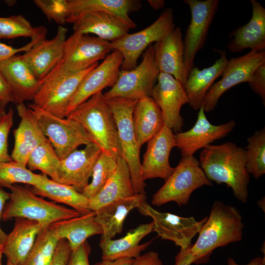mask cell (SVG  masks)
I'll list each match as a JSON object with an SVG mask.
<instances>
[{
  "label": "cell",
  "mask_w": 265,
  "mask_h": 265,
  "mask_svg": "<svg viewBox=\"0 0 265 265\" xmlns=\"http://www.w3.org/2000/svg\"><path fill=\"white\" fill-rule=\"evenodd\" d=\"M151 97L161 111L164 125L173 132H181L184 119L181 109L188 104L183 84L171 75L159 73Z\"/></svg>",
  "instance_id": "cell-15"
},
{
  "label": "cell",
  "mask_w": 265,
  "mask_h": 265,
  "mask_svg": "<svg viewBox=\"0 0 265 265\" xmlns=\"http://www.w3.org/2000/svg\"><path fill=\"white\" fill-rule=\"evenodd\" d=\"M66 117L78 122L102 152L116 159L122 157L116 121L102 92L79 105Z\"/></svg>",
  "instance_id": "cell-3"
},
{
  "label": "cell",
  "mask_w": 265,
  "mask_h": 265,
  "mask_svg": "<svg viewBox=\"0 0 265 265\" xmlns=\"http://www.w3.org/2000/svg\"><path fill=\"white\" fill-rule=\"evenodd\" d=\"M190 8L191 20L183 39L184 62L188 74L194 67L197 53L204 46L211 25L217 11L218 0H184Z\"/></svg>",
  "instance_id": "cell-12"
},
{
  "label": "cell",
  "mask_w": 265,
  "mask_h": 265,
  "mask_svg": "<svg viewBox=\"0 0 265 265\" xmlns=\"http://www.w3.org/2000/svg\"><path fill=\"white\" fill-rule=\"evenodd\" d=\"M248 82L253 91L259 95L265 106V63L259 66L254 70Z\"/></svg>",
  "instance_id": "cell-43"
},
{
  "label": "cell",
  "mask_w": 265,
  "mask_h": 265,
  "mask_svg": "<svg viewBox=\"0 0 265 265\" xmlns=\"http://www.w3.org/2000/svg\"><path fill=\"white\" fill-rule=\"evenodd\" d=\"M34 114L44 134L61 160L81 145L93 143L83 127L76 121L53 115L33 103L27 105Z\"/></svg>",
  "instance_id": "cell-8"
},
{
  "label": "cell",
  "mask_w": 265,
  "mask_h": 265,
  "mask_svg": "<svg viewBox=\"0 0 265 265\" xmlns=\"http://www.w3.org/2000/svg\"><path fill=\"white\" fill-rule=\"evenodd\" d=\"M72 250L68 241L59 239L50 265H68Z\"/></svg>",
  "instance_id": "cell-44"
},
{
  "label": "cell",
  "mask_w": 265,
  "mask_h": 265,
  "mask_svg": "<svg viewBox=\"0 0 265 265\" xmlns=\"http://www.w3.org/2000/svg\"><path fill=\"white\" fill-rule=\"evenodd\" d=\"M44 229L39 223L23 218H15L14 227L2 244L7 260L15 265H24L37 237Z\"/></svg>",
  "instance_id": "cell-24"
},
{
  "label": "cell",
  "mask_w": 265,
  "mask_h": 265,
  "mask_svg": "<svg viewBox=\"0 0 265 265\" xmlns=\"http://www.w3.org/2000/svg\"><path fill=\"white\" fill-rule=\"evenodd\" d=\"M199 161L211 182L226 184L238 201L246 203L250 175L245 167V149L231 142L211 144L203 149Z\"/></svg>",
  "instance_id": "cell-1"
},
{
  "label": "cell",
  "mask_w": 265,
  "mask_h": 265,
  "mask_svg": "<svg viewBox=\"0 0 265 265\" xmlns=\"http://www.w3.org/2000/svg\"><path fill=\"white\" fill-rule=\"evenodd\" d=\"M190 247L181 248L175 257L174 265H191L194 263V259L190 251Z\"/></svg>",
  "instance_id": "cell-50"
},
{
  "label": "cell",
  "mask_w": 265,
  "mask_h": 265,
  "mask_svg": "<svg viewBox=\"0 0 265 265\" xmlns=\"http://www.w3.org/2000/svg\"><path fill=\"white\" fill-rule=\"evenodd\" d=\"M243 228L239 211L235 207L216 200L190 248L194 263L204 262L218 247L240 241Z\"/></svg>",
  "instance_id": "cell-2"
},
{
  "label": "cell",
  "mask_w": 265,
  "mask_h": 265,
  "mask_svg": "<svg viewBox=\"0 0 265 265\" xmlns=\"http://www.w3.org/2000/svg\"><path fill=\"white\" fill-rule=\"evenodd\" d=\"M67 30L63 26H59L53 38L41 40L22 55L38 80L43 79L62 60Z\"/></svg>",
  "instance_id": "cell-20"
},
{
  "label": "cell",
  "mask_w": 265,
  "mask_h": 265,
  "mask_svg": "<svg viewBox=\"0 0 265 265\" xmlns=\"http://www.w3.org/2000/svg\"><path fill=\"white\" fill-rule=\"evenodd\" d=\"M132 265H163L158 252L149 251L134 259Z\"/></svg>",
  "instance_id": "cell-47"
},
{
  "label": "cell",
  "mask_w": 265,
  "mask_h": 265,
  "mask_svg": "<svg viewBox=\"0 0 265 265\" xmlns=\"http://www.w3.org/2000/svg\"><path fill=\"white\" fill-rule=\"evenodd\" d=\"M33 2L48 20L61 26L67 23L69 16L68 0H34Z\"/></svg>",
  "instance_id": "cell-41"
},
{
  "label": "cell",
  "mask_w": 265,
  "mask_h": 265,
  "mask_svg": "<svg viewBox=\"0 0 265 265\" xmlns=\"http://www.w3.org/2000/svg\"><path fill=\"white\" fill-rule=\"evenodd\" d=\"M59 240L50 226L43 229L24 265H50Z\"/></svg>",
  "instance_id": "cell-37"
},
{
  "label": "cell",
  "mask_w": 265,
  "mask_h": 265,
  "mask_svg": "<svg viewBox=\"0 0 265 265\" xmlns=\"http://www.w3.org/2000/svg\"><path fill=\"white\" fill-rule=\"evenodd\" d=\"M0 100L6 106L9 103H15V99L12 90L0 71Z\"/></svg>",
  "instance_id": "cell-48"
},
{
  "label": "cell",
  "mask_w": 265,
  "mask_h": 265,
  "mask_svg": "<svg viewBox=\"0 0 265 265\" xmlns=\"http://www.w3.org/2000/svg\"><path fill=\"white\" fill-rule=\"evenodd\" d=\"M159 73L152 44L142 53V59L139 65L129 70H120L115 83L104 95L106 98L134 100L151 96Z\"/></svg>",
  "instance_id": "cell-10"
},
{
  "label": "cell",
  "mask_w": 265,
  "mask_h": 265,
  "mask_svg": "<svg viewBox=\"0 0 265 265\" xmlns=\"http://www.w3.org/2000/svg\"><path fill=\"white\" fill-rule=\"evenodd\" d=\"M146 200L145 195L134 194L111 203L95 211V221L103 231L101 238L111 239L121 233L128 215Z\"/></svg>",
  "instance_id": "cell-30"
},
{
  "label": "cell",
  "mask_w": 265,
  "mask_h": 265,
  "mask_svg": "<svg viewBox=\"0 0 265 265\" xmlns=\"http://www.w3.org/2000/svg\"><path fill=\"white\" fill-rule=\"evenodd\" d=\"M175 147V133L164 125L147 142V149L141 164V174L144 181L155 178L167 180L174 169L170 165L169 157Z\"/></svg>",
  "instance_id": "cell-19"
},
{
  "label": "cell",
  "mask_w": 265,
  "mask_h": 265,
  "mask_svg": "<svg viewBox=\"0 0 265 265\" xmlns=\"http://www.w3.org/2000/svg\"><path fill=\"white\" fill-rule=\"evenodd\" d=\"M10 198V193L6 192L0 186V223L5 206ZM7 234L1 229L0 225V243L3 244L5 241Z\"/></svg>",
  "instance_id": "cell-49"
},
{
  "label": "cell",
  "mask_w": 265,
  "mask_h": 265,
  "mask_svg": "<svg viewBox=\"0 0 265 265\" xmlns=\"http://www.w3.org/2000/svg\"><path fill=\"white\" fill-rule=\"evenodd\" d=\"M8 188L10 198L2 216L4 220L23 218L36 221L45 228L56 222L80 215L73 209L44 199L31 188L17 184Z\"/></svg>",
  "instance_id": "cell-4"
},
{
  "label": "cell",
  "mask_w": 265,
  "mask_h": 265,
  "mask_svg": "<svg viewBox=\"0 0 265 265\" xmlns=\"http://www.w3.org/2000/svg\"><path fill=\"white\" fill-rule=\"evenodd\" d=\"M132 121L139 147L158 133L164 125L161 111L149 96L138 99L133 108Z\"/></svg>",
  "instance_id": "cell-32"
},
{
  "label": "cell",
  "mask_w": 265,
  "mask_h": 265,
  "mask_svg": "<svg viewBox=\"0 0 265 265\" xmlns=\"http://www.w3.org/2000/svg\"><path fill=\"white\" fill-rule=\"evenodd\" d=\"M95 212L92 211L79 216L53 223L50 227L59 239L66 240L73 251L93 236L102 234V229L95 221Z\"/></svg>",
  "instance_id": "cell-33"
},
{
  "label": "cell",
  "mask_w": 265,
  "mask_h": 265,
  "mask_svg": "<svg viewBox=\"0 0 265 265\" xmlns=\"http://www.w3.org/2000/svg\"><path fill=\"white\" fill-rule=\"evenodd\" d=\"M246 169L259 179L265 173V129L256 131L247 139Z\"/></svg>",
  "instance_id": "cell-38"
},
{
  "label": "cell",
  "mask_w": 265,
  "mask_h": 265,
  "mask_svg": "<svg viewBox=\"0 0 265 265\" xmlns=\"http://www.w3.org/2000/svg\"><path fill=\"white\" fill-rule=\"evenodd\" d=\"M6 106L0 100V121L6 113V111H5Z\"/></svg>",
  "instance_id": "cell-54"
},
{
  "label": "cell",
  "mask_w": 265,
  "mask_h": 265,
  "mask_svg": "<svg viewBox=\"0 0 265 265\" xmlns=\"http://www.w3.org/2000/svg\"><path fill=\"white\" fill-rule=\"evenodd\" d=\"M43 39L31 40L26 45L15 48L0 42V64L20 52H26L30 50L35 45Z\"/></svg>",
  "instance_id": "cell-45"
},
{
  "label": "cell",
  "mask_w": 265,
  "mask_h": 265,
  "mask_svg": "<svg viewBox=\"0 0 265 265\" xmlns=\"http://www.w3.org/2000/svg\"><path fill=\"white\" fill-rule=\"evenodd\" d=\"M173 10L165 9L151 25L138 32L126 34L111 43L112 51L121 53V70H129L137 64L140 55L153 43L160 40L174 29Z\"/></svg>",
  "instance_id": "cell-9"
},
{
  "label": "cell",
  "mask_w": 265,
  "mask_h": 265,
  "mask_svg": "<svg viewBox=\"0 0 265 265\" xmlns=\"http://www.w3.org/2000/svg\"><path fill=\"white\" fill-rule=\"evenodd\" d=\"M265 63V51L251 50L244 55L228 59L221 79L212 85L204 99L205 112L213 110L226 91L240 83L248 82L254 70Z\"/></svg>",
  "instance_id": "cell-13"
},
{
  "label": "cell",
  "mask_w": 265,
  "mask_h": 265,
  "mask_svg": "<svg viewBox=\"0 0 265 265\" xmlns=\"http://www.w3.org/2000/svg\"><path fill=\"white\" fill-rule=\"evenodd\" d=\"M6 265H15L10 261L7 260Z\"/></svg>",
  "instance_id": "cell-56"
},
{
  "label": "cell",
  "mask_w": 265,
  "mask_h": 265,
  "mask_svg": "<svg viewBox=\"0 0 265 265\" xmlns=\"http://www.w3.org/2000/svg\"><path fill=\"white\" fill-rule=\"evenodd\" d=\"M220 57L211 66L199 69L193 67L188 74L184 88L188 104L199 110L204 99L214 80L222 75L228 62L226 53L220 51Z\"/></svg>",
  "instance_id": "cell-28"
},
{
  "label": "cell",
  "mask_w": 265,
  "mask_h": 265,
  "mask_svg": "<svg viewBox=\"0 0 265 265\" xmlns=\"http://www.w3.org/2000/svg\"><path fill=\"white\" fill-rule=\"evenodd\" d=\"M228 265H241L237 264L232 258H229L227 260ZM243 265H265V257H258L252 259L249 263Z\"/></svg>",
  "instance_id": "cell-52"
},
{
  "label": "cell",
  "mask_w": 265,
  "mask_h": 265,
  "mask_svg": "<svg viewBox=\"0 0 265 265\" xmlns=\"http://www.w3.org/2000/svg\"><path fill=\"white\" fill-rule=\"evenodd\" d=\"M144 216L153 219L154 231L163 239L174 242L181 248L191 246L192 238L198 233L207 217L197 220L193 216L183 217L167 212H159L154 209L146 201L137 208Z\"/></svg>",
  "instance_id": "cell-11"
},
{
  "label": "cell",
  "mask_w": 265,
  "mask_h": 265,
  "mask_svg": "<svg viewBox=\"0 0 265 265\" xmlns=\"http://www.w3.org/2000/svg\"><path fill=\"white\" fill-rule=\"evenodd\" d=\"M102 151L92 143L60 160L55 182L71 186L81 192L89 184L94 165Z\"/></svg>",
  "instance_id": "cell-18"
},
{
  "label": "cell",
  "mask_w": 265,
  "mask_h": 265,
  "mask_svg": "<svg viewBox=\"0 0 265 265\" xmlns=\"http://www.w3.org/2000/svg\"><path fill=\"white\" fill-rule=\"evenodd\" d=\"M123 56L113 50L101 64L90 71L83 78L67 109L66 116L77 106L92 96L102 92L115 83L121 70Z\"/></svg>",
  "instance_id": "cell-17"
},
{
  "label": "cell",
  "mask_w": 265,
  "mask_h": 265,
  "mask_svg": "<svg viewBox=\"0 0 265 265\" xmlns=\"http://www.w3.org/2000/svg\"><path fill=\"white\" fill-rule=\"evenodd\" d=\"M205 186H212V184L199 160L194 156L183 157L164 184L153 195L151 203L158 207L170 202L179 206L186 205L193 192Z\"/></svg>",
  "instance_id": "cell-7"
},
{
  "label": "cell",
  "mask_w": 265,
  "mask_h": 265,
  "mask_svg": "<svg viewBox=\"0 0 265 265\" xmlns=\"http://www.w3.org/2000/svg\"><path fill=\"white\" fill-rule=\"evenodd\" d=\"M60 161L53 147L47 138L31 153L26 166L30 170H40L55 181Z\"/></svg>",
  "instance_id": "cell-36"
},
{
  "label": "cell",
  "mask_w": 265,
  "mask_h": 265,
  "mask_svg": "<svg viewBox=\"0 0 265 265\" xmlns=\"http://www.w3.org/2000/svg\"><path fill=\"white\" fill-rule=\"evenodd\" d=\"M3 255V253L2 244L0 243V265H2V255Z\"/></svg>",
  "instance_id": "cell-55"
},
{
  "label": "cell",
  "mask_w": 265,
  "mask_h": 265,
  "mask_svg": "<svg viewBox=\"0 0 265 265\" xmlns=\"http://www.w3.org/2000/svg\"><path fill=\"white\" fill-rule=\"evenodd\" d=\"M47 28L42 26H33L23 15L0 17V39L30 37L31 40L45 39Z\"/></svg>",
  "instance_id": "cell-35"
},
{
  "label": "cell",
  "mask_w": 265,
  "mask_h": 265,
  "mask_svg": "<svg viewBox=\"0 0 265 265\" xmlns=\"http://www.w3.org/2000/svg\"><path fill=\"white\" fill-rule=\"evenodd\" d=\"M236 125L233 120L218 125L212 124L202 106L193 126L187 131L175 133L176 147L180 150L182 157L193 156L198 150L226 137Z\"/></svg>",
  "instance_id": "cell-16"
},
{
  "label": "cell",
  "mask_w": 265,
  "mask_h": 265,
  "mask_svg": "<svg viewBox=\"0 0 265 265\" xmlns=\"http://www.w3.org/2000/svg\"><path fill=\"white\" fill-rule=\"evenodd\" d=\"M117 166V159L102 152L93 167L91 182L83 189L81 193L88 199L94 197L104 187Z\"/></svg>",
  "instance_id": "cell-40"
},
{
  "label": "cell",
  "mask_w": 265,
  "mask_h": 265,
  "mask_svg": "<svg viewBox=\"0 0 265 265\" xmlns=\"http://www.w3.org/2000/svg\"><path fill=\"white\" fill-rule=\"evenodd\" d=\"M153 231L154 223L152 221L139 225L120 238H101L99 246L102 250V260L135 259L152 243L153 239L139 244L144 237Z\"/></svg>",
  "instance_id": "cell-25"
},
{
  "label": "cell",
  "mask_w": 265,
  "mask_h": 265,
  "mask_svg": "<svg viewBox=\"0 0 265 265\" xmlns=\"http://www.w3.org/2000/svg\"><path fill=\"white\" fill-rule=\"evenodd\" d=\"M154 58L160 73L174 77L184 86L187 73L184 62V44L181 29L175 27L153 45Z\"/></svg>",
  "instance_id": "cell-21"
},
{
  "label": "cell",
  "mask_w": 265,
  "mask_h": 265,
  "mask_svg": "<svg viewBox=\"0 0 265 265\" xmlns=\"http://www.w3.org/2000/svg\"><path fill=\"white\" fill-rule=\"evenodd\" d=\"M43 175L33 173L26 165L14 160L0 162V186L2 187L8 188L17 184L34 186L42 181Z\"/></svg>",
  "instance_id": "cell-39"
},
{
  "label": "cell",
  "mask_w": 265,
  "mask_h": 265,
  "mask_svg": "<svg viewBox=\"0 0 265 265\" xmlns=\"http://www.w3.org/2000/svg\"><path fill=\"white\" fill-rule=\"evenodd\" d=\"M32 191L36 195L48 198L54 202L62 203L71 207L80 215L92 211L89 200L73 186L55 182L45 174L42 181L32 186Z\"/></svg>",
  "instance_id": "cell-34"
},
{
  "label": "cell",
  "mask_w": 265,
  "mask_h": 265,
  "mask_svg": "<svg viewBox=\"0 0 265 265\" xmlns=\"http://www.w3.org/2000/svg\"><path fill=\"white\" fill-rule=\"evenodd\" d=\"M74 33H92L111 42L129 33L132 27L118 17L104 12L86 13L73 23Z\"/></svg>",
  "instance_id": "cell-27"
},
{
  "label": "cell",
  "mask_w": 265,
  "mask_h": 265,
  "mask_svg": "<svg viewBox=\"0 0 265 265\" xmlns=\"http://www.w3.org/2000/svg\"><path fill=\"white\" fill-rule=\"evenodd\" d=\"M134 259L123 258L113 261L104 260L98 262L95 265H132Z\"/></svg>",
  "instance_id": "cell-51"
},
{
  "label": "cell",
  "mask_w": 265,
  "mask_h": 265,
  "mask_svg": "<svg viewBox=\"0 0 265 265\" xmlns=\"http://www.w3.org/2000/svg\"><path fill=\"white\" fill-rule=\"evenodd\" d=\"M98 63L77 73L67 70L60 61L43 79L33 103L43 110L57 117H66L68 106L84 76Z\"/></svg>",
  "instance_id": "cell-5"
},
{
  "label": "cell",
  "mask_w": 265,
  "mask_h": 265,
  "mask_svg": "<svg viewBox=\"0 0 265 265\" xmlns=\"http://www.w3.org/2000/svg\"><path fill=\"white\" fill-rule=\"evenodd\" d=\"M14 122V111L10 108L0 121V162L12 161L8 151V137Z\"/></svg>",
  "instance_id": "cell-42"
},
{
  "label": "cell",
  "mask_w": 265,
  "mask_h": 265,
  "mask_svg": "<svg viewBox=\"0 0 265 265\" xmlns=\"http://www.w3.org/2000/svg\"><path fill=\"white\" fill-rule=\"evenodd\" d=\"M69 16L67 23L73 24L83 15L92 12L110 13L121 19L132 28L136 26L129 14L139 9L141 2L133 0H68Z\"/></svg>",
  "instance_id": "cell-29"
},
{
  "label": "cell",
  "mask_w": 265,
  "mask_h": 265,
  "mask_svg": "<svg viewBox=\"0 0 265 265\" xmlns=\"http://www.w3.org/2000/svg\"><path fill=\"white\" fill-rule=\"evenodd\" d=\"M117 160V166L112 176L101 190L89 199L92 211L134 195L128 165L122 157Z\"/></svg>",
  "instance_id": "cell-31"
},
{
  "label": "cell",
  "mask_w": 265,
  "mask_h": 265,
  "mask_svg": "<svg viewBox=\"0 0 265 265\" xmlns=\"http://www.w3.org/2000/svg\"><path fill=\"white\" fill-rule=\"evenodd\" d=\"M16 109L20 122L13 132L14 145L11 157L13 160L26 165L31 153L47 137L27 106L25 103L17 104Z\"/></svg>",
  "instance_id": "cell-22"
},
{
  "label": "cell",
  "mask_w": 265,
  "mask_h": 265,
  "mask_svg": "<svg viewBox=\"0 0 265 265\" xmlns=\"http://www.w3.org/2000/svg\"><path fill=\"white\" fill-rule=\"evenodd\" d=\"M252 16L246 24L232 31L227 48L231 53L246 49L263 52L265 50V9L256 0H251Z\"/></svg>",
  "instance_id": "cell-23"
},
{
  "label": "cell",
  "mask_w": 265,
  "mask_h": 265,
  "mask_svg": "<svg viewBox=\"0 0 265 265\" xmlns=\"http://www.w3.org/2000/svg\"><path fill=\"white\" fill-rule=\"evenodd\" d=\"M148 2L153 8L156 10L162 8L165 3V1L163 0H149Z\"/></svg>",
  "instance_id": "cell-53"
},
{
  "label": "cell",
  "mask_w": 265,
  "mask_h": 265,
  "mask_svg": "<svg viewBox=\"0 0 265 265\" xmlns=\"http://www.w3.org/2000/svg\"><path fill=\"white\" fill-rule=\"evenodd\" d=\"M106 99L116 121L121 156L129 168L134 193L146 195V185L141 174V148L137 141L132 121L133 108L138 100L123 98Z\"/></svg>",
  "instance_id": "cell-6"
},
{
  "label": "cell",
  "mask_w": 265,
  "mask_h": 265,
  "mask_svg": "<svg viewBox=\"0 0 265 265\" xmlns=\"http://www.w3.org/2000/svg\"><path fill=\"white\" fill-rule=\"evenodd\" d=\"M91 248L87 241L72 251L68 265H90L89 256Z\"/></svg>",
  "instance_id": "cell-46"
},
{
  "label": "cell",
  "mask_w": 265,
  "mask_h": 265,
  "mask_svg": "<svg viewBox=\"0 0 265 265\" xmlns=\"http://www.w3.org/2000/svg\"><path fill=\"white\" fill-rule=\"evenodd\" d=\"M112 51L111 43L88 34L73 33L65 42L62 62L69 71H84Z\"/></svg>",
  "instance_id": "cell-14"
},
{
  "label": "cell",
  "mask_w": 265,
  "mask_h": 265,
  "mask_svg": "<svg viewBox=\"0 0 265 265\" xmlns=\"http://www.w3.org/2000/svg\"><path fill=\"white\" fill-rule=\"evenodd\" d=\"M0 71L7 80L13 93L15 103H24L33 100L40 80L21 55H14L0 64Z\"/></svg>",
  "instance_id": "cell-26"
}]
</instances>
